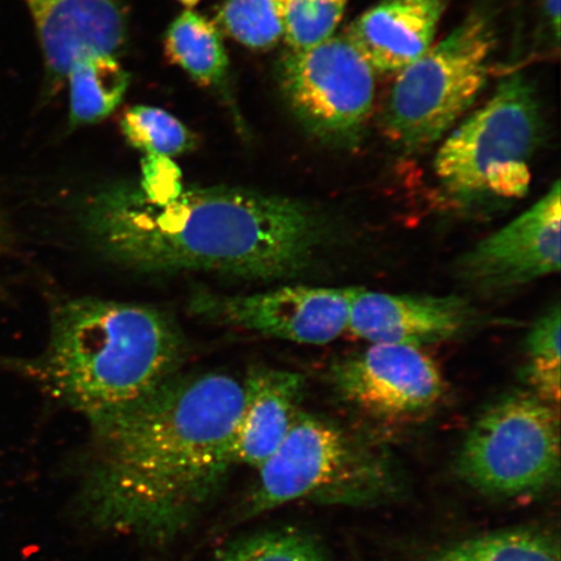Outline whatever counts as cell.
Segmentation results:
<instances>
[{
	"instance_id": "cell-1",
	"label": "cell",
	"mask_w": 561,
	"mask_h": 561,
	"mask_svg": "<svg viewBox=\"0 0 561 561\" xmlns=\"http://www.w3.org/2000/svg\"><path fill=\"white\" fill-rule=\"evenodd\" d=\"M243 381L209 371L174 375L101 426L81 506L103 530L165 543L219 494L237 465Z\"/></svg>"
},
{
	"instance_id": "cell-2",
	"label": "cell",
	"mask_w": 561,
	"mask_h": 561,
	"mask_svg": "<svg viewBox=\"0 0 561 561\" xmlns=\"http://www.w3.org/2000/svg\"><path fill=\"white\" fill-rule=\"evenodd\" d=\"M79 219L91 248L124 268L249 279L298 275L325 231L305 203L222 186L184 188L156 203L137 184L114 185L83 201Z\"/></svg>"
},
{
	"instance_id": "cell-3",
	"label": "cell",
	"mask_w": 561,
	"mask_h": 561,
	"mask_svg": "<svg viewBox=\"0 0 561 561\" xmlns=\"http://www.w3.org/2000/svg\"><path fill=\"white\" fill-rule=\"evenodd\" d=\"M184 356L178 325L157 308L76 298L55 306L42 354L12 368L96 427L178 375Z\"/></svg>"
},
{
	"instance_id": "cell-4",
	"label": "cell",
	"mask_w": 561,
	"mask_h": 561,
	"mask_svg": "<svg viewBox=\"0 0 561 561\" xmlns=\"http://www.w3.org/2000/svg\"><path fill=\"white\" fill-rule=\"evenodd\" d=\"M543 136L535 85L520 72L504 77L490 100L439 147L434 172L442 191L466 208L523 198Z\"/></svg>"
},
{
	"instance_id": "cell-5",
	"label": "cell",
	"mask_w": 561,
	"mask_h": 561,
	"mask_svg": "<svg viewBox=\"0 0 561 561\" xmlns=\"http://www.w3.org/2000/svg\"><path fill=\"white\" fill-rule=\"evenodd\" d=\"M496 45L494 13L479 5L399 72L381 115L385 137L405 153L439 142L485 89Z\"/></svg>"
},
{
	"instance_id": "cell-6",
	"label": "cell",
	"mask_w": 561,
	"mask_h": 561,
	"mask_svg": "<svg viewBox=\"0 0 561 561\" xmlns=\"http://www.w3.org/2000/svg\"><path fill=\"white\" fill-rule=\"evenodd\" d=\"M257 469L248 516L298 500L376 503L397 489L396 474L382 455L331 421L300 410L283 444Z\"/></svg>"
},
{
	"instance_id": "cell-7",
	"label": "cell",
	"mask_w": 561,
	"mask_h": 561,
	"mask_svg": "<svg viewBox=\"0 0 561 561\" xmlns=\"http://www.w3.org/2000/svg\"><path fill=\"white\" fill-rule=\"evenodd\" d=\"M559 407L531 391L511 392L483 411L458 459L469 485L495 496L539 493L558 479Z\"/></svg>"
},
{
	"instance_id": "cell-8",
	"label": "cell",
	"mask_w": 561,
	"mask_h": 561,
	"mask_svg": "<svg viewBox=\"0 0 561 561\" xmlns=\"http://www.w3.org/2000/svg\"><path fill=\"white\" fill-rule=\"evenodd\" d=\"M279 85L294 116L318 142L354 150L376 100V70L345 35L280 60Z\"/></svg>"
},
{
	"instance_id": "cell-9",
	"label": "cell",
	"mask_w": 561,
	"mask_h": 561,
	"mask_svg": "<svg viewBox=\"0 0 561 561\" xmlns=\"http://www.w3.org/2000/svg\"><path fill=\"white\" fill-rule=\"evenodd\" d=\"M355 287L283 286L250 296L198 291L191 311L216 324L304 345H327L348 331Z\"/></svg>"
},
{
	"instance_id": "cell-10",
	"label": "cell",
	"mask_w": 561,
	"mask_h": 561,
	"mask_svg": "<svg viewBox=\"0 0 561 561\" xmlns=\"http://www.w3.org/2000/svg\"><path fill=\"white\" fill-rule=\"evenodd\" d=\"M339 394L367 415L410 421L426 415L446 392L444 374L423 348L371 343L332 367Z\"/></svg>"
},
{
	"instance_id": "cell-11",
	"label": "cell",
	"mask_w": 561,
	"mask_h": 561,
	"mask_svg": "<svg viewBox=\"0 0 561 561\" xmlns=\"http://www.w3.org/2000/svg\"><path fill=\"white\" fill-rule=\"evenodd\" d=\"M557 180L541 199L477 243L456 263V276L477 293L500 294L560 271L561 206Z\"/></svg>"
},
{
	"instance_id": "cell-12",
	"label": "cell",
	"mask_w": 561,
	"mask_h": 561,
	"mask_svg": "<svg viewBox=\"0 0 561 561\" xmlns=\"http://www.w3.org/2000/svg\"><path fill=\"white\" fill-rule=\"evenodd\" d=\"M479 322L468 300L356 289L348 331L370 343L423 347L450 341Z\"/></svg>"
},
{
	"instance_id": "cell-13",
	"label": "cell",
	"mask_w": 561,
	"mask_h": 561,
	"mask_svg": "<svg viewBox=\"0 0 561 561\" xmlns=\"http://www.w3.org/2000/svg\"><path fill=\"white\" fill-rule=\"evenodd\" d=\"M54 81L90 53L123 50L128 21L121 0H25Z\"/></svg>"
},
{
	"instance_id": "cell-14",
	"label": "cell",
	"mask_w": 561,
	"mask_h": 561,
	"mask_svg": "<svg viewBox=\"0 0 561 561\" xmlns=\"http://www.w3.org/2000/svg\"><path fill=\"white\" fill-rule=\"evenodd\" d=\"M446 7L447 0H381L345 37L376 72L399 73L430 50Z\"/></svg>"
},
{
	"instance_id": "cell-15",
	"label": "cell",
	"mask_w": 561,
	"mask_h": 561,
	"mask_svg": "<svg viewBox=\"0 0 561 561\" xmlns=\"http://www.w3.org/2000/svg\"><path fill=\"white\" fill-rule=\"evenodd\" d=\"M244 402L238 420L237 465L259 468L276 453L299 411L304 376L296 371L256 367L243 380Z\"/></svg>"
},
{
	"instance_id": "cell-16",
	"label": "cell",
	"mask_w": 561,
	"mask_h": 561,
	"mask_svg": "<svg viewBox=\"0 0 561 561\" xmlns=\"http://www.w3.org/2000/svg\"><path fill=\"white\" fill-rule=\"evenodd\" d=\"M69 83L70 124L91 125L107 118L122 104L130 77L115 55L90 53L73 62Z\"/></svg>"
},
{
	"instance_id": "cell-17",
	"label": "cell",
	"mask_w": 561,
	"mask_h": 561,
	"mask_svg": "<svg viewBox=\"0 0 561 561\" xmlns=\"http://www.w3.org/2000/svg\"><path fill=\"white\" fill-rule=\"evenodd\" d=\"M164 46L168 59L199 85L216 87L226 79L229 60L220 30L199 13H181L168 27Z\"/></svg>"
},
{
	"instance_id": "cell-18",
	"label": "cell",
	"mask_w": 561,
	"mask_h": 561,
	"mask_svg": "<svg viewBox=\"0 0 561 561\" xmlns=\"http://www.w3.org/2000/svg\"><path fill=\"white\" fill-rule=\"evenodd\" d=\"M427 561H560L559 546L541 531L490 533L448 546Z\"/></svg>"
},
{
	"instance_id": "cell-19",
	"label": "cell",
	"mask_w": 561,
	"mask_h": 561,
	"mask_svg": "<svg viewBox=\"0 0 561 561\" xmlns=\"http://www.w3.org/2000/svg\"><path fill=\"white\" fill-rule=\"evenodd\" d=\"M560 307L556 305L533 324L526 335L523 377L533 394L557 407L560 402Z\"/></svg>"
},
{
	"instance_id": "cell-20",
	"label": "cell",
	"mask_w": 561,
	"mask_h": 561,
	"mask_svg": "<svg viewBox=\"0 0 561 561\" xmlns=\"http://www.w3.org/2000/svg\"><path fill=\"white\" fill-rule=\"evenodd\" d=\"M121 129L130 146L146 156L173 158L192 151L196 145L191 130L168 112L136 105L126 110Z\"/></svg>"
},
{
	"instance_id": "cell-21",
	"label": "cell",
	"mask_w": 561,
	"mask_h": 561,
	"mask_svg": "<svg viewBox=\"0 0 561 561\" xmlns=\"http://www.w3.org/2000/svg\"><path fill=\"white\" fill-rule=\"evenodd\" d=\"M285 0H226L217 25L251 50L265 51L284 37Z\"/></svg>"
},
{
	"instance_id": "cell-22",
	"label": "cell",
	"mask_w": 561,
	"mask_h": 561,
	"mask_svg": "<svg viewBox=\"0 0 561 561\" xmlns=\"http://www.w3.org/2000/svg\"><path fill=\"white\" fill-rule=\"evenodd\" d=\"M214 561H331L324 547L300 530L256 533L230 543Z\"/></svg>"
},
{
	"instance_id": "cell-23",
	"label": "cell",
	"mask_w": 561,
	"mask_h": 561,
	"mask_svg": "<svg viewBox=\"0 0 561 561\" xmlns=\"http://www.w3.org/2000/svg\"><path fill=\"white\" fill-rule=\"evenodd\" d=\"M348 0H285L284 39L290 51H304L331 39Z\"/></svg>"
},
{
	"instance_id": "cell-24",
	"label": "cell",
	"mask_w": 561,
	"mask_h": 561,
	"mask_svg": "<svg viewBox=\"0 0 561 561\" xmlns=\"http://www.w3.org/2000/svg\"><path fill=\"white\" fill-rule=\"evenodd\" d=\"M140 172L142 178L137 185L151 202L164 203L184 191L181 171L171 158L146 156L140 164Z\"/></svg>"
},
{
	"instance_id": "cell-25",
	"label": "cell",
	"mask_w": 561,
	"mask_h": 561,
	"mask_svg": "<svg viewBox=\"0 0 561 561\" xmlns=\"http://www.w3.org/2000/svg\"><path fill=\"white\" fill-rule=\"evenodd\" d=\"M545 16L549 23L550 32L553 41L559 45L560 41V18H561V0H545Z\"/></svg>"
},
{
	"instance_id": "cell-26",
	"label": "cell",
	"mask_w": 561,
	"mask_h": 561,
	"mask_svg": "<svg viewBox=\"0 0 561 561\" xmlns=\"http://www.w3.org/2000/svg\"><path fill=\"white\" fill-rule=\"evenodd\" d=\"M11 244V230L9 226H7L5 220L2 216H0V259H2L7 252L10 250Z\"/></svg>"
},
{
	"instance_id": "cell-27",
	"label": "cell",
	"mask_w": 561,
	"mask_h": 561,
	"mask_svg": "<svg viewBox=\"0 0 561 561\" xmlns=\"http://www.w3.org/2000/svg\"><path fill=\"white\" fill-rule=\"evenodd\" d=\"M181 3H184L185 5H195L199 2V0H180Z\"/></svg>"
}]
</instances>
